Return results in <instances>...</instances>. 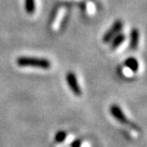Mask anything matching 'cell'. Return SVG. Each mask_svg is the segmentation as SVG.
Instances as JSON below:
<instances>
[{"instance_id": "5", "label": "cell", "mask_w": 147, "mask_h": 147, "mask_svg": "<svg viewBox=\"0 0 147 147\" xmlns=\"http://www.w3.org/2000/svg\"><path fill=\"white\" fill-rule=\"evenodd\" d=\"M66 81L70 88V90L72 91L74 95L76 96H81L82 91L78 82V78H76V76L75 75V73L68 72V74L66 75Z\"/></svg>"}, {"instance_id": "4", "label": "cell", "mask_w": 147, "mask_h": 147, "mask_svg": "<svg viewBox=\"0 0 147 147\" xmlns=\"http://www.w3.org/2000/svg\"><path fill=\"white\" fill-rule=\"evenodd\" d=\"M122 28H123V23L121 20H117V21H115L114 24L111 26V28L104 34L103 37H102L103 42L104 43L111 42V40L113 39L117 34L120 33V31L122 30Z\"/></svg>"}, {"instance_id": "9", "label": "cell", "mask_w": 147, "mask_h": 147, "mask_svg": "<svg viewBox=\"0 0 147 147\" xmlns=\"http://www.w3.org/2000/svg\"><path fill=\"white\" fill-rule=\"evenodd\" d=\"M25 11L28 14H34L36 11V0H25Z\"/></svg>"}, {"instance_id": "10", "label": "cell", "mask_w": 147, "mask_h": 147, "mask_svg": "<svg viewBox=\"0 0 147 147\" xmlns=\"http://www.w3.org/2000/svg\"><path fill=\"white\" fill-rule=\"evenodd\" d=\"M67 133L65 131H58L55 136V142L57 143H63L67 139Z\"/></svg>"}, {"instance_id": "6", "label": "cell", "mask_w": 147, "mask_h": 147, "mask_svg": "<svg viewBox=\"0 0 147 147\" xmlns=\"http://www.w3.org/2000/svg\"><path fill=\"white\" fill-rule=\"evenodd\" d=\"M140 42V32L137 29H133L130 32V41H129V45L130 48L133 50H136L139 46Z\"/></svg>"}, {"instance_id": "2", "label": "cell", "mask_w": 147, "mask_h": 147, "mask_svg": "<svg viewBox=\"0 0 147 147\" xmlns=\"http://www.w3.org/2000/svg\"><path fill=\"white\" fill-rule=\"evenodd\" d=\"M110 112H111L112 116L115 117V119L117 120L120 124L127 126V127L133 129V130H136L137 132H140V129L139 128V126H137L134 122L130 121V120L127 119L126 115L123 113L121 108H120L119 105H116V104L112 105L110 108Z\"/></svg>"}, {"instance_id": "3", "label": "cell", "mask_w": 147, "mask_h": 147, "mask_svg": "<svg viewBox=\"0 0 147 147\" xmlns=\"http://www.w3.org/2000/svg\"><path fill=\"white\" fill-rule=\"evenodd\" d=\"M66 13H67L66 6H59V7H57V10L54 11V14H53L52 20H51V25L55 30L57 29L58 27H60L63 20L66 18Z\"/></svg>"}, {"instance_id": "7", "label": "cell", "mask_w": 147, "mask_h": 147, "mask_svg": "<svg viewBox=\"0 0 147 147\" xmlns=\"http://www.w3.org/2000/svg\"><path fill=\"white\" fill-rule=\"evenodd\" d=\"M124 66L131 73H137L139 71V68H140L139 61L134 57H128L127 59L124 61Z\"/></svg>"}, {"instance_id": "8", "label": "cell", "mask_w": 147, "mask_h": 147, "mask_svg": "<svg viewBox=\"0 0 147 147\" xmlns=\"http://www.w3.org/2000/svg\"><path fill=\"white\" fill-rule=\"evenodd\" d=\"M125 39H126V37H125L124 34H120V33L117 34V36L111 40V47H112V49L117 50V48H119V47L121 46L123 43H124Z\"/></svg>"}, {"instance_id": "12", "label": "cell", "mask_w": 147, "mask_h": 147, "mask_svg": "<svg viewBox=\"0 0 147 147\" xmlns=\"http://www.w3.org/2000/svg\"><path fill=\"white\" fill-rule=\"evenodd\" d=\"M90 1H92V2H96V0H90Z\"/></svg>"}, {"instance_id": "1", "label": "cell", "mask_w": 147, "mask_h": 147, "mask_svg": "<svg viewBox=\"0 0 147 147\" xmlns=\"http://www.w3.org/2000/svg\"><path fill=\"white\" fill-rule=\"evenodd\" d=\"M16 64L19 67H31V68H38L43 70H48L51 68V62L45 58L20 57L16 59Z\"/></svg>"}, {"instance_id": "11", "label": "cell", "mask_w": 147, "mask_h": 147, "mask_svg": "<svg viewBox=\"0 0 147 147\" xmlns=\"http://www.w3.org/2000/svg\"><path fill=\"white\" fill-rule=\"evenodd\" d=\"M72 147H81V142L79 140H76L72 142Z\"/></svg>"}]
</instances>
